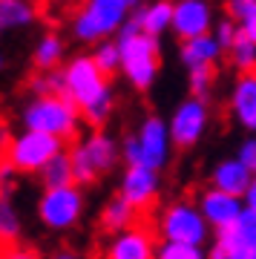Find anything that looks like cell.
Listing matches in <instances>:
<instances>
[{
	"label": "cell",
	"instance_id": "cell-1",
	"mask_svg": "<svg viewBox=\"0 0 256 259\" xmlns=\"http://www.w3.org/2000/svg\"><path fill=\"white\" fill-rule=\"evenodd\" d=\"M66 75V95L81 107L83 118L90 124H101L112 110V93L107 83V72L95 64V58H75L64 69Z\"/></svg>",
	"mask_w": 256,
	"mask_h": 259
},
{
	"label": "cell",
	"instance_id": "cell-2",
	"mask_svg": "<svg viewBox=\"0 0 256 259\" xmlns=\"http://www.w3.org/2000/svg\"><path fill=\"white\" fill-rule=\"evenodd\" d=\"M118 44H121V58H124V75L130 78L133 87L147 90L156 81L158 72V40L138 26V20L130 15V20L118 29Z\"/></svg>",
	"mask_w": 256,
	"mask_h": 259
},
{
	"label": "cell",
	"instance_id": "cell-3",
	"mask_svg": "<svg viewBox=\"0 0 256 259\" xmlns=\"http://www.w3.org/2000/svg\"><path fill=\"white\" fill-rule=\"evenodd\" d=\"M23 127L69 139L78 127V104L69 95H37L23 110Z\"/></svg>",
	"mask_w": 256,
	"mask_h": 259
},
{
	"label": "cell",
	"instance_id": "cell-4",
	"mask_svg": "<svg viewBox=\"0 0 256 259\" xmlns=\"http://www.w3.org/2000/svg\"><path fill=\"white\" fill-rule=\"evenodd\" d=\"M130 6L133 0H87L72 23V32L78 40L92 44L115 35L130 20Z\"/></svg>",
	"mask_w": 256,
	"mask_h": 259
},
{
	"label": "cell",
	"instance_id": "cell-5",
	"mask_svg": "<svg viewBox=\"0 0 256 259\" xmlns=\"http://www.w3.org/2000/svg\"><path fill=\"white\" fill-rule=\"evenodd\" d=\"M170 141H173V136H170V127L164 121L147 118L136 139H130L124 144V158H127V164H147L153 170H158L167 161Z\"/></svg>",
	"mask_w": 256,
	"mask_h": 259
},
{
	"label": "cell",
	"instance_id": "cell-6",
	"mask_svg": "<svg viewBox=\"0 0 256 259\" xmlns=\"http://www.w3.org/2000/svg\"><path fill=\"white\" fill-rule=\"evenodd\" d=\"M61 141L58 136H49V133H40V130H26L15 136L9 144V164L15 170H23V173H32V170H44L52 158L61 153Z\"/></svg>",
	"mask_w": 256,
	"mask_h": 259
},
{
	"label": "cell",
	"instance_id": "cell-7",
	"mask_svg": "<svg viewBox=\"0 0 256 259\" xmlns=\"http://www.w3.org/2000/svg\"><path fill=\"white\" fill-rule=\"evenodd\" d=\"M69 156H72L75 182H78V185H87V182H92L98 173H104V170H110V167L115 164L118 150H115L112 139H107L104 133H92L87 141L75 144Z\"/></svg>",
	"mask_w": 256,
	"mask_h": 259
},
{
	"label": "cell",
	"instance_id": "cell-8",
	"mask_svg": "<svg viewBox=\"0 0 256 259\" xmlns=\"http://www.w3.org/2000/svg\"><path fill=\"white\" fill-rule=\"evenodd\" d=\"M81 207L83 199L78 193V187L64 185V187H46L44 199L37 204V213H40L44 225L55 228V231H64V228H72L78 222Z\"/></svg>",
	"mask_w": 256,
	"mask_h": 259
},
{
	"label": "cell",
	"instance_id": "cell-9",
	"mask_svg": "<svg viewBox=\"0 0 256 259\" xmlns=\"http://www.w3.org/2000/svg\"><path fill=\"white\" fill-rule=\"evenodd\" d=\"M207 219L204 213L196 210L193 204H173L164 210V219H161V233L164 239L170 242H187V245H201L207 239Z\"/></svg>",
	"mask_w": 256,
	"mask_h": 259
},
{
	"label": "cell",
	"instance_id": "cell-10",
	"mask_svg": "<svg viewBox=\"0 0 256 259\" xmlns=\"http://www.w3.org/2000/svg\"><path fill=\"white\" fill-rule=\"evenodd\" d=\"M204 127H207V107H204V98L193 95V98H187L184 104H179V110H176L173 118H170L173 144H179V147H193V144L201 139Z\"/></svg>",
	"mask_w": 256,
	"mask_h": 259
},
{
	"label": "cell",
	"instance_id": "cell-11",
	"mask_svg": "<svg viewBox=\"0 0 256 259\" xmlns=\"http://www.w3.org/2000/svg\"><path fill=\"white\" fill-rule=\"evenodd\" d=\"M213 23V9L207 0H179L173 9V32L182 40L207 35Z\"/></svg>",
	"mask_w": 256,
	"mask_h": 259
},
{
	"label": "cell",
	"instance_id": "cell-12",
	"mask_svg": "<svg viewBox=\"0 0 256 259\" xmlns=\"http://www.w3.org/2000/svg\"><path fill=\"white\" fill-rule=\"evenodd\" d=\"M156 193H158L156 170L147 164H130L127 173H124V182H121V196L127 202H133L136 207H147L156 199Z\"/></svg>",
	"mask_w": 256,
	"mask_h": 259
},
{
	"label": "cell",
	"instance_id": "cell-13",
	"mask_svg": "<svg viewBox=\"0 0 256 259\" xmlns=\"http://www.w3.org/2000/svg\"><path fill=\"white\" fill-rule=\"evenodd\" d=\"M242 202H239V196L233 193H225V190H219V187H213V190H207V193L201 196V213H204V219L210 225H216V228H228V225H233L242 216Z\"/></svg>",
	"mask_w": 256,
	"mask_h": 259
},
{
	"label": "cell",
	"instance_id": "cell-14",
	"mask_svg": "<svg viewBox=\"0 0 256 259\" xmlns=\"http://www.w3.org/2000/svg\"><path fill=\"white\" fill-rule=\"evenodd\" d=\"M158 250L153 248V233L147 228H127L110 245L107 259H156Z\"/></svg>",
	"mask_w": 256,
	"mask_h": 259
},
{
	"label": "cell",
	"instance_id": "cell-15",
	"mask_svg": "<svg viewBox=\"0 0 256 259\" xmlns=\"http://www.w3.org/2000/svg\"><path fill=\"white\" fill-rule=\"evenodd\" d=\"M253 182V170L242 161V158H228L213 170V187H219L225 193L245 196L247 187Z\"/></svg>",
	"mask_w": 256,
	"mask_h": 259
},
{
	"label": "cell",
	"instance_id": "cell-16",
	"mask_svg": "<svg viewBox=\"0 0 256 259\" xmlns=\"http://www.w3.org/2000/svg\"><path fill=\"white\" fill-rule=\"evenodd\" d=\"M230 107H233V115L239 124L256 133V72H247L239 78V83L233 87Z\"/></svg>",
	"mask_w": 256,
	"mask_h": 259
},
{
	"label": "cell",
	"instance_id": "cell-17",
	"mask_svg": "<svg viewBox=\"0 0 256 259\" xmlns=\"http://www.w3.org/2000/svg\"><path fill=\"white\" fill-rule=\"evenodd\" d=\"M222 44L216 35H199V37H190V40H182V64L187 69L193 66H213L222 55Z\"/></svg>",
	"mask_w": 256,
	"mask_h": 259
},
{
	"label": "cell",
	"instance_id": "cell-18",
	"mask_svg": "<svg viewBox=\"0 0 256 259\" xmlns=\"http://www.w3.org/2000/svg\"><path fill=\"white\" fill-rule=\"evenodd\" d=\"M173 9H176V3H170V0H156L150 6H141L133 18L138 20V26L144 29V32L158 37L161 32L173 29Z\"/></svg>",
	"mask_w": 256,
	"mask_h": 259
},
{
	"label": "cell",
	"instance_id": "cell-19",
	"mask_svg": "<svg viewBox=\"0 0 256 259\" xmlns=\"http://www.w3.org/2000/svg\"><path fill=\"white\" fill-rule=\"evenodd\" d=\"M136 204L133 202H127L124 196H118V199H112L107 207H104V228L107 231H115V233H121V231H127V228H133V219H136Z\"/></svg>",
	"mask_w": 256,
	"mask_h": 259
},
{
	"label": "cell",
	"instance_id": "cell-20",
	"mask_svg": "<svg viewBox=\"0 0 256 259\" xmlns=\"http://www.w3.org/2000/svg\"><path fill=\"white\" fill-rule=\"evenodd\" d=\"M32 18H35V9L29 0H0V26L3 29L29 26Z\"/></svg>",
	"mask_w": 256,
	"mask_h": 259
},
{
	"label": "cell",
	"instance_id": "cell-21",
	"mask_svg": "<svg viewBox=\"0 0 256 259\" xmlns=\"http://www.w3.org/2000/svg\"><path fill=\"white\" fill-rule=\"evenodd\" d=\"M44 176V185L46 187H64V185H72L75 182V170H72V156L66 153H58L49 164L40 170Z\"/></svg>",
	"mask_w": 256,
	"mask_h": 259
},
{
	"label": "cell",
	"instance_id": "cell-22",
	"mask_svg": "<svg viewBox=\"0 0 256 259\" xmlns=\"http://www.w3.org/2000/svg\"><path fill=\"white\" fill-rule=\"evenodd\" d=\"M228 52H230V58H233V66H236L242 75L256 72V40H250L245 32H239V37L233 40V47H230Z\"/></svg>",
	"mask_w": 256,
	"mask_h": 259
},
{
	"label": "cell",
	"instance_id": "cell-23",
	"mask_svg": "<svg viewBox=\"0 0 256 259\" xmlns=\"http://www.w3.org/2000/svg\"><path fill=\"white\" fill-rule=\"evenodd\" d=\"M64 58V44L58 35H44L35 47V64L40 69H55Z\"/></svg>",
	"mask_w": 256,
	"mask_h": 259
},
{
	"label": "cell",
	"instance_id": "cell-24",
	"mask_svg": "<svg viewBox=\"0 0 256 259\" xmlns=\"http://www.w3.org/2000/svg\"><path fill=\"white\" fill-rule=\"evenodd\" d=\"M92 58H95V64H98L107 75H112L115 69H121V64H124L118 40H101L98 47H95V52H92Z\"/></svg>",
	"mask_w": 256,
	"mask_h": 259
},
{
	"label": "cell",
	"instance_id": "cell-25",
	"mask_svg": "<svg viewBox=\"0 0 256 259\" xmlns=\"http://www.w3.org/2000/svg\"><path fill=\"white\" fill-rule=\"evenodd\" d=\"M156 259H207L201 253L199 245H187V242H170L164 239V245L158 248Z\"/></svg>",
	"mask_w": 256,
	"mask_h": 259
},
{
	"label": "cell",
	"instance_id": "cell-26",
	"mask_svg": "<svg viewBox=\"0 0 256 259\" xmlns=\"http://www.w3.org/2000/svg\"><path fill=\"white\" fill-rule=\"evenodd\" d=\"M210 81H213V66H193L190 69V90L199 98H207L210 93Z\"/></svg>",
	"mask_w": 256,
	"mask_h": 259
},
{
	"label": "cell",
	"instance_id": "cell-27",
	"mask_svg": "<svg viewBox=\"0 0 256 259\" xmlns=\"http://www.w3.org/2000/svg\"><path fill=\"white\" fill-rule=\"evenodd\" d=\"M239 32H242V23H233V20H219L216 23V37H219V44L225 49L233 47V40L239 37Z\"/></svg>",
	"mask_w": 256,
	"mask_h": 259
},
{
	"label": "cell",
	"instance_id": "cell-28",
	"mask_svg": "<svg viewBox=\"0 0 256 259\" xmlns=\"http://www.w3.org/2000/svg\"><path fill=\"white\" fill-rule=\"evenodd\" d=\"M0 233H3L6 239H12V236L18 233V219H15V213H12L9 204L0 207Z\"/></svg>",
	"mask_w": 256,
	"mask_h": 259
},
{
	"label": "cell",
	"instance_id": "cell-29",
	"mask_svg": "<svg viewBox=\"0 0 256 259\" xmlns=\"http://www.w3.org/2000/svg\"><path fill=\"white\" fill-rule=\"evenodd\" d=\"M253 6H256V0H228V15L236 18V20H242Z\"/></svg>",
	"mask_w": 256,
	"mask_h": 259
},
{
	"label": "cell",
	"instance_id": "cell-30",
	"mask_svg": "<svg viewBox=\"0 0 256 259\" xmlns=\"http://www.w3.org/2000/svg\"><path fill=\"white\" fill-rule=\"evenodd\" d=\"M239 158H242V161L256 173V139H247L245 144L239 147Z\"/></svg>",
	"mask_w": 256,
	"mask_h": 259
},
{
	"label": "cell",
	"instance_id": "cell-31",
	"mask_svg": "<svg viewBox=\"0 0 256 259\" xmlns=\"http://www.w3.org/2000/svg\"><path fill=\"white\" fill-rule=\"evenodd\" d=\"M239 23H242V32H245L247 37H250V40H256V6L250 12H247L245 18L239 20Z\"/></svg>",
	"mask_w": 256,
	"mask_h": 259
},
{
	"label": "cell",
	"instance_id": "cell-32",
	"mask_svg": "<svg viewBox=\"0 0 256 259\" xmlns=\"http://www.w3.org/2000/svg\"><path fill=\"white\" fill-rule=\"evenodd\" d=\"M3 259H37V253L29 250V248H12V250H6Z\"/></svg>",
	"mask_w": 256,
	"mask_h": 259
},
{
	"label": "cell",
	"instance_id": "cell-33",
	"mask_svg": "<svg viewBox=\"0 0 256 259\" xmlns=\"http://www.w3.org/2000/svg\"><path fill=\"white\" fill-rule=\"evenodd\" d=\"M245 207H250L256 213V173H253V182H250V187H247V193H245Z\"/></svg>",
	"mask_w": 256,
	"mask_h": 259
},
{
	"label": "cell",
	"instance_id": "cell-34",
	"mask_svg": "<svg viewBox=\"0 0 256 259\" xmlns=\"http://www.w3.org/2000/svg\"><path fill=\"white\" fill-rule=\"evenodd\" d=\"M230 259H256V250H239V253H233Z\"/></svg>",
	"mask_w": 256,
	"mask_h": 259
},
{
	"label": "cell",
	"instance_id": "cell-35",
	"mask_svg": "<svg viewBox=\"0 0 256 259\" xmlns=\"http://www.w3.org/2000/svg\"><path fill=\"white\" fill-rule=\"evenodd\" d=\"M55 259H78V256H72V253H61V256H55Z\"/></svg>",
	"mask_w": 256,
	"mask_h": 259
},
{
	"label": "cell",
	"instance_id": "cell-36",
	"mask_svg": "<svg viewBox=\"0 0 256 259\" xmlns=\"http://www.w3.org/2000/svg\"><path fill=\"white\" fill-rule=\"evenodd\" d=\"M133 3H136V0H133Z\"/></svg>",
	"mask_w": 256,
	"mask_h": 259
}]
</instances>
